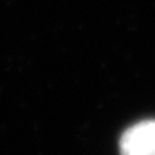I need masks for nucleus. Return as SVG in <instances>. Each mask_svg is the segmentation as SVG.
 <instances>
[{"label":"nucleus","mask_w":155,"mask_h":155,"mask_svg":"<svg viewBox=\"0 0 155 155\" xmlns=\"http://www.w3.org/2000/svg\"><path fill=\"white\" fill-rule=\"evenodd\" d=\"M120 155H155V120L132 125L120 139Z\"/></svg>","instance_id":"1"}]
</instances>
